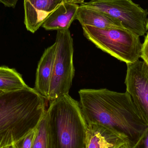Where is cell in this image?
<instances>
[{
  "label": "cell",
  "mask_w": 148,
  "mask_h": 148,
  "mask_svg": "<svg viewBox=\"0 0 148 148\" xmlns=\"http://www.w3.org/2000/svg\"><path fill=\"white\" fill-rule=\"evenodd\" d=\"M78 93L80 107L87 124L99 123L116 130L133 148L147 132L148 121L127 91L83 89Z\"/></svg>",
  "instance_id": "cell-1"
},
{
  "label": "cell",
  "mask_w": 148,
  "mask_h": 148,
  "mask_svg": "<svg viewBox=\"0 0 148 148\" xmlns=\"http://www.w3.org/2000/svg\"><path fill=\"white\" fill-rule=\"evenodd\" d=\"M45 99L28 87L0 95V148L16 144L46 112Z\"/></svg>",
  "instance_id": "cell-2"
},
{
  "label": "cell",
  "mask_w": 148,
  "mask_h": 148,
  "mask_svg": "<svg viewBox=\"0 0 148 148\" xmlns=\"http://www.w3.org/2000/svg\"><path fill=\"white\" fill-rule=\"evenodd\" d=\"M46 115L55 148H86L88 125L79 102L62 96L50 102Z\"/></svg>",
  "instance_id": "cell-3"
},
{
  "label": "cell",
  "mask_w": 148,
  "mask_h": 148,
  "mask_svg": "<svg viewBox=\"0 0 148 148\" xmlns=\"http://www.w3.org/2000/svg\"><path fill=\"white\" fill-rule=\"evenodd\" d=\"M83 34L97 47L121 61L132 63L139 60L142 45L140 36L127 30L82 26Z\"/></svg>",
  "instance_id": "cell-4"
},
{
  "label": "cell",
  "mask_w": 148,
  "mask_h": 148,
  "mask_svg": "<svg viewBox=\"0 0 148 148\" xmlns=\"http://www.w3.org/2000/svg\"><path fill=\"white\" fill-rule=\"evenodd\" d=\"M54 62L48 101L69 94L75 76L74 44L69 29L57 30Z\"/></svg>",
  "instance_id": "cell-5"
},
{
  "label": "cell",
  "mask_w": 148,
  "mask_h": 148,
  "mask_svg": "<svg viewBox=\"0 0 148 148\" xmlns=\"http://www.w3.org/2000/svg\"><path fill=\"white\" fill-rule=\"evenodd\" d=\"M103 12L121 23L139 36L147 33L148 12L132 0H91L80 5Z\"/></svg>",
  "instance_id": "cell-6"
},
{
  "label": "cell",
  "mask_w": 148,
  "mask_h": 148,
  "mask_svg": "<svg viewBox=\"0 0 148 148\" xmlns=\"http://www.w3.org/2000/svg\"><path fill=\"white\" fill-rule=\"evenodd\" d=\"M127 65L125 84L127 91L148 121V66L143 61Z\"/></svg>",
  "instance_id": "cell-7"
},
{
  "label": "cell",
  "mask_w": 148,
  "mask_h": 148,
  "mask_svg": "<svg viewBox=\"0 0 148 148\" xmlns=\"http://www.w3.org/2000/svg\"><path fill=\"white\" fill-rule=\"evenodd\" d=\"M65 0H23L24 24L28 31L35 33L48 16Z\"/></svg>",
  "instance_id": "cell-8"
},
{
  "label": "cell",
  "mask_w": 148,
  "mask_h": 148,
  "mask_svg": "<svg viewBox=\"0 0 148 148\" xmlns=\"http://www.w3.org/2000/svg\"><path fill=\"white\" fill-rule=\"evenodd\" d=\"M86 148H116L127 142L124 136L116 130L102 124H87Z\"/></svg>",
  "instance_id": "cell-9"
},
{
  "label": "cell",
  "mask_w": 148,
  "mask_h": 148,
  "mask_svg": "<svg viewBox=\"0 0 148 148\" xmlns=\"http://www.w3.org/2000/svg\"><path fill=\"white\" fill-rule=\"evenodd\" d=\"M56 43L45 49L37 66L34 88L48 100L53 74Z\"/></svg>",
  "instance_id": "cell-10"
},
{
  "label": "cell",
  "mask_w": 148,
  "mask_h": 148,
  "mask_svg": "<svg viewBox=\"0 0 148 148\" xmlns=\"http://www.w3.org/2000/svg\"><path fill=\"white\" fill-rule=\"evenodd\" d=\"M79 7L78 4L64 2L48 16L42 27L47 30L69 29Z\"/></svg>",
  "instance_id": "cell-11"
},
{
  "label": "cell",
  "mask_w": 148,
  "mask_h": 148,
  "mask_svg": "<svg viewBox=\"0 0 148 148\" xmlns=\"http://www.w3.org/2000/svg\"><path fill=\"white\" fill-rule=\"evenodd\" d=\"M75 20H77L82 26H89L102 29H126L120 22L110 16L80 5Z\"/></svg>",
  "instance_id": "cell-12"
},
{
  "label": "cell",
  "mask_w": 148,
  "mask_h": 148,
  "mask_svg": "<svg viewBox=\"0 0 148 148\" xmlns=\"http://www.w3.org/2000/svg\"><path fill=\"white\" fill-rule=\"evenodd\" d=\"M22 76L16 69L0 66V90L3 92L17 91L27 88Z\"/></svg>",
  "instance_id": "cell-13"
},
{
  "label": "cell",
  "mask_w": 148,
  "mask_h": 148,
  "mask_svg": "<svg viewBox=\"0 0 148 148\" xmlns=\"http://www.w3.org/2000/svg\"><path fill=\"white\" fill-rule=\"evenodd\" d=\"M36 129V136L32 148H55L46 111Z\"/></svg>",
  "instance_id": "cell-14"
},
{
  "label": "cell",
  "mask_w": 148,
  "mask_h": 148,
  "mask_svg": "<svg viewBox=\"0 0 148 148\" xmlns=\"http://www.w3.org/2000/svg\"><path fill=\"white\" fill-rule=\"evenodd\" d=\"M35 127L29 130L16 143L18 148H32L36 136L37 129Z\"/></svg>",
  "instance_id": "cell-15"
},
{
  "label": "cell",
  "mask_w": 148,
  "mask_h": 148,
  "mask_svg": "<svg viewBox=\"0 0 148 148\" xmlns=\"http://www.w3.org/2000/svg\"><path fill=\"white\" fill-rule=\"evenodd\" d=\"M141 58L148 66V32L143 44Z\"/></svg>",
  "instance_id": "cell-16"
},
{
  "label": "cell",
  "mask_w": 148,
  "mask_h": 148,
  "mask_svg": "<svg viewBox=\"0 0 148 148\" xmlns=\"http://www.w3.org/2000/svg\"><path fill=\"white\" fill-rule=\"evenodd\" d=\"M134 148H148V130L140 142Z\"/></svg>",
  "instance_id": "cell-17"
},
{
  "label": "cell",
  "mask_w": 148,
  "mask_h": 148,
  "mask_svg": "<svg viewBox=\"0 0 148 148\" xmlns=\"http://www.w3.org/2000/svg\"><path fill=\"white\" fill-rule=\"evenodd\" d=\"M18 0H0V2L5 7L8 8H15Z\"/></svg>",
  "instance_id": "cell-18"
},
{
  "label": "cell",
  "mask_w": 148,
  "mask_h": 148,
  "mask_svg": "<svg viewBox=\"0 0 148 148\" xmlns=\"http://www.w3.org/2000/svg\"><path fill=\"white\" fill-rule=\"evenodd\" d=\"M65 2L70 3H76V4H82L84 2L83 0H65Z\"/></svg>",
  "instance_id": "cell-19"
},
{
  "label": "cell",
  "mask_w": 148,
  "mask_h": 148,
  "mask_svg": "<svg viewBox=\"0 0 148 148\" xmlns=\"http://www.w3.org/2000/svg\"><path fill=\"white\" fill-rule=\"evenodd\" d=\"M123 148H133L129 143L125 142L123 145Z\"/></svg>",
  "instance_id": "cell-20"
},
{
  "label": "cell",
  "mask_w": 148,
  "mask_h": 148,
  "mask_svg": "<svg viewBox=\"0 0 148 148\" xmlns=\"http://www.w3.org/2000/svg\"><path fill=\"white\" fill-rule=\"evenodd\" d=\"M1 148H18L17 145L16 144H14V145H12L11 146H9V147H2Z\"/></svg>",
  "instance_id": "cell-21"
},
{
  "label": "cell",
  "mask_w": 148,
  "mask_h": 148,
  "mask_svg": "<svg viewBox=\"0 0 148 148\" xmlns=\"http://www.w3.org/2000/svg\"><path fill=\"white\" fill-rule=\"evenodd\" d=\"M123 143L122 144H121V145H120L119 147H117L116 148H123V143Z\"/></svg>",
  "instance_id": "cell-22"
},
{
  "label": "cell",
  "mask_w": 148,
  "mask_h": 148,
  "mask_svg": "<svg viewBox=\"0 0 148 148\" xmlns=\"http://www.w3.org/2000/svg\"><path fill=\"white\" fill-rule=\"evenodd\" d=\"M147 30H148V20H147Z\"/></svg>",
  "instance_id": "cell-23"
},
{
  "label": "cell",
  "mask_w": 148,
  "mask_h": 148,
  "mask_svg": "<svg viewBox=\"0 0 148 148\" xmlns=\"http://www.w3.org/2000/svg\"><path fill=\"white\" fill-rule=\"evenodd\" d=\"M3 93V92H2V91H1V90H0V95H1Z\"/></svg>",
  "instance_id": "cell-24"
}]
</instances>
